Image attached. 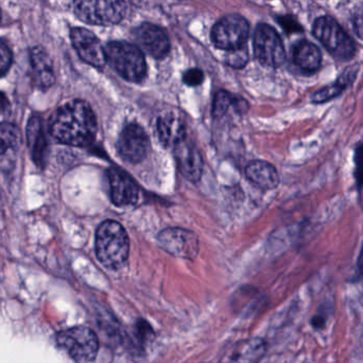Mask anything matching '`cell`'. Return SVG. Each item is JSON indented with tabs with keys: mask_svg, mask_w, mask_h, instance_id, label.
<instances>
[{
	"mask_svg": "<svg viewBox=\"0 0 363 363\" xmlns=\"http://www.w3.org/2000/svg\"><path fill=\"white\" fill-rule=\"evenodd\" d=\"M49 129L51 136L62 144L89 146L97 134V119L87 102L72 100L55 111Z\"/></svg>",
	"mask_w": 363,
	"mask_h": 363,
	"instance_id": "6da1fadb",
	"label": "cell"
},
{
	"mask_svg": "<svg viewBox=\"0 0 363 363\" xmlns=\"http://www.w3.org/2000/svg\"><path fill=\"white\" fill-rule=\"evenodd\" d=\"M130 240L125 228L114 221H106L96 232V255L111 270L121 268L129 257Z\"/></svg>",
	"mask_w": 363,
	"mask_h": 363,
	"instance_id": "7a4b0ae2",
	"label": "cell"
},
{
	"mask_svg": "<svg viewBox=\"0 0 363 363\" xmlns=\"http://www.w3.org/2000/svg\"><path fill=\"white\" fill-rule=\"evenodd\" d=\"M106 62L125 80L140 82L147 74L142 50L128 42H111L106 47Z\"/></svg>",
	"mask_w": 363,
	"mask_h": 363,
	"instance_id": "3957f363",
	"label": "cell"
},
{
	"mask_svg": "<svg viewBox=\"0 0 363 363\" xmlns=\"http://www.w3.org/2000/svg\"><path fill=\"white\" fill-rule=\"evenodd\" d=\"M313 32L335 59L347 61L355 55V42L333 17L315 19Z\"/></svg>",
	"mask_w": 363,
	"mask_h": 363,
	"instance_id": "277c9868",
	"label": "cell"
},
{
	"mask_svg": "<svg viewBox=\"0 0 363 363\" xmlns=\"http://www.w3.org/2000/svg\"><path fill=\"white\" fill-rule=\"evenodd\" d=\"M74 14L89 25L112 26L127 12L125 0H74Z\"/></svg>",
	"mask_w": 363,
	"mask_h": 363,
	"instance_id": "5b68a950",
	"label": "cell"
},
{
	"mask_svg": "<svg viewBox=\"0 0 363 363\" xmlns=\"http://www.w3.org/2000/svg\"><path fill=\"white\" fill-rule=\"evenodd\" d=\"M57 345L77 362H93L99 351V341L95 332L83 326L60 332Z\"/></svg>",
	"mask_w": 363,
	"mask_h": 363,
	"instance_id": "8992f818",
	"label": "cell"
},
{
	"mask_svg": "<svg viewBox=\"0 0 363 363\" xmlns=\"http://www.w3.org/2000/svg\"><path fill=\"white\" fill-rule=\"evenodd\" d=\"M249 32V23L245 17L236 14L228 15L213 26L211 38L218 48L235 50L245 44Z\"/></svg>",
	"mask_w": 363,
	"mask_h": 363,
	"instance_id": "52a82bcc",
	"label": "cell"
},
{
	"mask_svg": "<svg viewBox=\"0 0 363 363\" xmlns=\"http://www.w3.org/2000/svg\"><path fill=\"white\" fill-rule=\"evenodd\" d=\"M254 51L258 61L269 67H279L286 60L285 47L281 36L266 23H262L256 29Z\"/></svg>",
	"mask_w": 363,
	"mask_h": 363,
	"instance_id": "ba28073f",
	"label": "cell"
},
{
	"mask_svg": "<svg viewBox=\"0 0 363 363\" xmlns=\"http://www.w3.org/2000/svg\"><path fill=\"white\" fill-rule=\"evenodd\" d=\"M117 151L128 163L144 161L150 151V140L146 131L136 124H131L121 131L117 141Z\"/></svg>",
	"mask_w": 363,
	"mask_h": 363,
	"instance_id": "9c48e42d",
	"label": "cell"
},
{
	"mask_svg": "<svg viewBox=\"0 0 363 363\" xmlns=\"http://www.w3.org/2000/svg\"><path fill=\"white\" fill-rule=\"evenodd\" d=\"M159 242L170 255L192 260L199 253L198 237L183 228H167L160 232Z\"/></svg>",
	"mask_w": 363,
	"mask_h": 363,
	"instance_id": "30bf717a",
	"label": "cell"
},
{
	"mask_svg": "<svg viewBox=\"0 0 363 363\" xmlns=\"http://www.w3.org/2000/svg\"><path fill=\"white\" fill-rule=\"evenodd\" d=\"M70 38L83 61L94 67L104 68L106 63V48L93 32L84 28H74L70 31Z\"/></svg>",
	"mask_w": 363,
	"mask_h": 363,
	"instance_id": "8fae6325",
	"label": "cell"
},
{
	"mask_svg": "<svg viewBox=\"0 0 363 363\" xmlns=\"http://www.w3.org/2000/svg\"><path fill=\"white\" fill-rule=\"evenodd\" d=\"M174 151L177 163L183 176L192 183L200 180L204 168V162L196 144L185 136L174 145Z\"/></svg>",
	"mask_w": 363,
	"mask_h": 363,
	"instance_id": "7c38bea8",
	"label": "cell"
},
{
	"mask_svg": "<svg viewBox=\"0 0 363 363\" xmlns=\"http://www.w3.org/2000/svg\"><path fill=\"white\" fill-rule=\"evenodd\" d=\"M134 40L143 50L157 59H162L170 49L169 38L162 28L152 23H145L133 31Z\"/></svg>",
	"mask_w": 363,
	"mask_h": 363,
	"instance_id": "4fadbf2b",
	"label": "cell"
},
{
	"mask_svg": "<svg viewBox=\"0 0 363 363\" xmlns=\"http://www.w3.org/2000/svg\"><path fill=\"white\" fill-rule=\"evenodd\" d=\"M108 177L113 204L118 207L136 204L140 197V189L127 173L118 168H111Z\"/></svg>",
	"mask_w": 363,
	"mask_h": 363,
	"instance_id": "5bb4252c",
	"label": "cell"
},
{
	"mask_svg": "<svg viewBox=\"0 0 363 363\" xmlns=\"http://www.w3.org/2000/svg\"><path fill=\"white\" fill-rule=\"evenodd\" d=\"M31 61L32 77L34 85L38 89L46 91L52 87L55 81L52 64L47 55L46 50L42 47L35 46L30 51Z\"/></svg>",
	"mask_w": 363,
	"mask_h": 363,
	"instance_id": "9a60e30c",
	"label": "cell"
},
{
	"mask_svg": "<svg viewBox=\"0 0 363 363\" xmlns=\"http://www.w3.org/2000/svg\"><path fill=\"white\" fill-rule=\"evenodd\" d=\"M27 143L32 160L36 166L44 168L47 155V140L43 121L38 115H32L27 125Z\"/></svg>",
	"mask_w": 363,
	"mask_h": 363,
	"instance_id": "2e32d148",
	"label": "cell"
},
{
	"mask_svg": "<svg viewBox=\"0 0 363 363\" xmlns=\"http://www.w3.org/2000/svg\"><path fill=\"white\" fill-rule=\"evenodd\" d=\"M247 179L260 189L273 190L279 185L277 168L266 161H253L245 168Z\"/></svg>",
	"mask_w": 363,
	"mask_h": 363,
	"instance_id": "e0dca14e",
	"label": "cell"
},
{
	"mask_svg": "<svg viewBox=\"0 0 363 363\" xmlns=\"http://www.w3.org/2000/svg\"><path fill=\"white\" fill-rule=\"evenodd\" d=\"M294 61L304 72H318L322 64L321 51L313 43L301 40L294 46Z\"/></svg>",
	"mask_w": 363,
	"mask_h": 363,
	"instance_id": "ac0fdd59",
	"label": "cell"
},
{
	"mask_svg": "<svg viewBox=\"0 0 363 363\" xmlns=\"http://www.w3.org/2000/svg\"><path fill=\"white\" fill-rule=\"evenodd\" d=\"M157 134L164 145L172 147L187 136L183 121L172 114L160 117L157 121Z\"/></svg>",
	"mask_w": 363,
	"mask_h": 363,
	"instance_id": "d6986e66",
	"label": "cell"
},
{
	"mask_svg": "<svg viewBox=\"0 0 363 363\" xmlns=\"http://www.w3.org/2000/svg\"><path fill=\"white\" fill-rule=\"evenodd\" d=\"M266 345L260 339L242 341L235 345L228 353L230 362H257L264 356Z\"/></svg>",
	"mask_w": 363,
	"mask_h": 363,
	"instance_id": "ffe728a7",
	"label": "cell"
},
{
	"mask_svg": "<svg viewBox=\"0 0 363 363\" xmlns=\"http://www.w3.org/2000/svg\"><path fill=\"white\" fill-rule=\"evenodd\" d=\"M356 74H357V70H354V67L347 68V70L341 75L340 78L336 82L315 92L313 96V102L315 104H324V102L334 99L353 82Z\"/></svg>",
	"mask_w": 363,
	"mask_h": 363,
	"instance_id": "44dd1931",
	"label": "cell"
},
{
	"mask_svg": "<svg viewBox=\"0 0 363 363\" xmlns=\"http://www.w3.org/2000/svg\"><path fill=\"white\" fill-rule=\"evenodd\" d=\"M21 142V132L11 123H0V155L16 148Z\"/></svg>",
	"mask_w": 363,
	"mask_h": 363,
	"instance_id": "7402d4cb",
	"label": "cell"
},
{
	"mask_svg": "<svg viewBox=\"0 0 363 363\" xmlns=\"http://www.w3.org/2000/svg\"><path fill=\"white\" fill-rule=\"evenodd\" d=\"M235 104V98L225 91H220L216 94L213 104V114L215 117H221L225 114L228 109Z\"/></svg>",
	"mask_w": 363,
	"mask_h": 363,
	"instance_id": "603a6c76",
	"label": "cell"
},
{
	"mask_svg": "<svg viewBox=\"0 0 363 363\" xmlns=\"http://www.w3.org/2000/svg\"><path fill=\"white\" fill-rule=\"evenodd\" d=\"M13 62V53L10 47L0 40V77L4 76L10 70Z\"/></svg>",
	"mask_w": 363,
	"mask_h": 363,
	"instance_id": "cb8c5ba5",
	"label": "cell"
},
{
	"mask_svg": "<svg viewBox=\"0 0 363 363\" xmlns=\"http://www.w3.org/2000/svg\"><path fill=\"white\" fill-rule=\"evenodd\" d=\"M355 176L356 187L358 191H362L363 188V143L358 145L355 149Z\"/></svg>",
	"mask_w": 363,
	"mask_h": 363,
	"instance_id": "d4e9b609",
	"label": "cell"
},
{
	"mask_svg": "<svg viewBox=\"0 0 363 363\" xmlns=\"http://www.w3.org/2000/svg\"><path fill=\"white\" fill-rule=\"evenodd\" d=\"M230 55H228V62L233 67L240 68L245 65L247 62V49H243V46L240 48L235 49V50H230Z\"/></svg>",
	"mask_w": 363,
	"mask_h": 363,
	"instance_id": "484cf974",
	"label": "cell"
},
{
	"mask_svg": "<svg viewBox=\"0 0 363 363\" xmlns=\"http://www.w3.org/2000/svg\"><path fill=\"white\" fill-rule=\"evenodd\" d=\"M203 79H204V74L200 68L188 70L183 76L184 82L190 87H196V85H201Z\"/></svg>",
	"mask_w": 363,
	"mask_h": 363,
	"instance_id": "4316f807",
	"label": "cell"
},
{
	"mask_svg": "<svg viewBox=\"0 0 363 363\" xmlns=\"http://www.w3.org/2000/svg\"><path fill=\"white\" fill-rule=\"evenodd\" d=\"M354 31L363 40V4L356 9L353 16Z\"/></svg>",
	"mask_w": 363,
	"mask_h": 363,
	"instance_id": "83f0119b",
	"label": "cell"
},
{
	"mask_svg": "<svg viewBox=\"0 0 363 363\" xmlns=\"http://www.w3.org/2000/svg\"><path fill=\"white\" fill-rule=\"evenodd\" d=\"M279 23L283 26L284 29L291 33V32H298L302 30L301 25H298V21L291 16H284L279 19Z\"/></svg>",
	"mask_w": 363,
	"mask_h": 363,
	"instance_id": "f1b7e54d",
	"label": "cell"
},
{
	"mask_svg": "<svg viewBox=\"0 0 363 363\" xmlns=\"http://www.w3.org/2000/svg\"><path fill=\"white\" fill-rule=\"evenodd\" d=\"M326 322H328V315H326L325 311H318L317 315L311 318V323L315 330H323L325 327Z\"/></svg>",
	"mask_w": 363,
	"mask_h": 363,
	"instance_id": "f546056e",
	"label": "cell"
},
{
	"mask_svg": "<svg viewBox=\"0 0 363 363\" xmlns=\"http://www.w3.org/2000/svg\"><path fill=\"white\" fill-rule=\"evenodd\" d=\"M10 110V102L4 93L0 92V115L4 114Z\"/></svg>",
	"mask_w": 363,
	"mask_h": 363,
	"instance_id": "4dcf8cb0",
	"label": "cell"
},
{
	"mask_svg": "<svg viewBox=\"0 0 363 363\" xmlns=\"http://www.w3.org/2000/svg\"><path fill=\"white\" fill-rule=\"evenodd\" d=\"M355 277L357 278V281L358 279L363 278V244L362 251H360L359 257H358L357 260V271H356Z\"/></svg>",
	"mask_w": 363,
	"mask_h": 363,
	"instance_id": "1f68e13d",
	"label": "cell"
},
{
	"mask_svg": "<svg viewBox=\"0 0 363 363\" xmlns=\"http://www.w3.org/2000/svg\"><path fill=\"white\" fill-rule=\"evenodd\" d=\"M0 21H1V10H0Z\"/></svg>",
	"mask_w": 363,
	"mask_h": 363,
	"instance_id": "d6a6232c",
	"label": "cell"
}]
</instances>
